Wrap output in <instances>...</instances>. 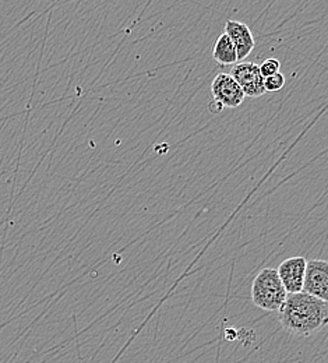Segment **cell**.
<instances>
[{"label": "cell", "mask_w": 328, "mask_h": 363, "mask_svg": "<svg viewBox=\"0 0 328 363\" xmlns=\"http://www.w3.org/2000/svg\"><path fill=\"white\" fill-rule=\"evenodd\" d=\"M278 318L288 333L309 337L327 324L328 303L303 292L288 294L278 311Z\"/></svg>", "instance_id": "1"}, {"label": "cell", "mask_w": 328, "mask_h": 363, "mask_svg": "<svg viewBox=\"0 0 328 363\" xmlns=\"http://www.w3.org/2000/svg\"><path fill=\"white\" fill-rule=\"evenodd\" d=\"M286 291L274 269H263L251 284V302L266 312H278L286 299Z\"/></svg>", "instance_id": "2"}, {"label": "cell", "mask_w": 328, "mask_h": 363, "mask_svg": "<svg viewBox=\"0 0 328 363\" xmlns=\"http://www.w3.org/2000/svg\"><path fill=\"white\" fill-rule=\"evenodd\" d=\"M231 77L237 83L244 96L259 98L266 94L264 79L260 74L259 65L253 62L236 63L231 70Z\"/></svg>", "instance_id": "3"}, {"label": "cell", "mask_w": 328, "mask_h": 363, "mask_svg": "<svg viewBox=\"0 0 328 363\" xmlns=\"http://www.w3.org/2000/svg\"><path fill=\"white\" fill-rule=\"evenodd\" d=\"M302 292L328 302V263L326 260L307 262Z\"/></svg>", "instance_id": "4"}, {"label": "cell", "mask_w": 328, "mask_h": 363, "mask_svg": "<svg viewBox=\"0 0 328 363\" xmlns=\"http://www.w3.org/2000/svg\"><path fill=\"white\" fill-rule=\"evenodd\" d=\"M211 94L214 102L222 108H237L244 101V94L231 77V74L220 73L211 83Z\"/></svg>", "instance_id": "5"}, {"label": "cell", "mask_w": 328, "mask_h": 363, "mask_svg": "<svg viewBox=\"0 0 328 363\" xmlns=\"http://www.w3.org/2000/svg\"><path fill=\"white\" fill-rule=\"evenodd\" d=\"M306 264H307V260L302 256H298V257H289V259L283 260L278 266L277 274L281 279L286 294L302 292Z\"/></svg>", "instance_id": "6"}, {"label": "cell", "mask_w": 328, "mask_h": 363, "mask_svg": "<svg viewBox=\"0 0 328 363\" xmlns=\"http://www.w3.org/2000/svg\"><path fill=\"white\" fill-rule=\"evenodd\" d=\"M225 34L231 38L232 44L236 49L237 62H243L250 53L253 52L256 43L254 37L250 31V27L246 23L236 21V20H228L225 24Z\"/></svg>", "instance_id": "7"}, {"label": "cell", "mask_w": 328, "mask_h": 363, "mask_svg": "<svg viewBox=\"0 0 328 363\" xmlns=\"http://www.w3.org/2000/svg\"><path fill=\"white\" fill-rule=\"evenodd\" d=\"M213 57L215 62H218L222 66H231L237 63V55L236 49L231 41V38L224 33L218 37V40L214 44Z\"/></svg>", "instance_id": "8"}, {"label": "cell", "mask_w": 328, "mask_h": 363, "mask_svg": "<svg viewBox=\"0 0 328 363\" xmlns=\"http://www.w3.org/2000/svg\"><path fill=\"white\" fill-rule=\"evenodd\" d=\"M259 69H260L261 77H263V79H267V77H271V76L280 73V70H281V63H280L278 59L271 57V59L264 60V62L259 66Z\"/></svg>", "instance_id": "9"}, {"label": "cell", "mask_w": 328, "mask_h": 363, "mask_svg": "<svg viewBox=\"0 0 328 363\" xmlns=\"http://www.w3.org/2000/svg\"><path fill=\"white\" fill-rule=\"evenodd\" d=\"M285 86V76L282 74L281 72L264 79V91L266 92H278L281 91Z\"/></svg>", "instance_id": "10"}]
</instances>
